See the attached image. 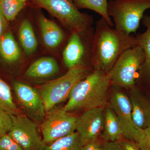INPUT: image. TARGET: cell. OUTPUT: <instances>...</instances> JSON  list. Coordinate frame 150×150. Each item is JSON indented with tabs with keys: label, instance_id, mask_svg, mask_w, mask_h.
<instances>
[{
	"label": "cell",
	"instance_id": "obj_1",
	"mask_svg": "<svg viewBox=\"0 0 150 150\" xmlns=\"http://www.w3.org/2000/svg\"><path fill=\"white\" fill-rule=\"evenodd\" d=\"M138 45L136 36L113 28L101 17L96 22L92 49L91 67L108 73L120 56Z\"/></svg>",
	"mask_w": 150,
	"mask_h": 150
},
{
	"label": "cell",
	"instance_id": "obj_2",
	"mask_svg": "<svg viewBox=\"0 0 150 150\" xmlns=\"http://www.w3.org/2000/svg\"><path fill=\"white\" fill-rule=\"evenodd\" d=\"M111 85L108 73L93 70L74 86L67 104V112L105 108L107 105L108 93Z\"/></svg>",
	"mask_w": 150,
	"mask_h": 150
},
{
	"label": "cell",
	"instance_id": "obj_3",
	"mask_svg": "<svg viewBox=\"0 0 150 150\" xmlns=\"http://www.w3.org/2000/svg\"><path fill=\"white\" fill-rule=\"evenodd\" d=\"M91 68L86 65H76L68 69L67 73L60 77L41 86L38 91L43 100L46 112L69 98L74 86L93 71Z\"/></svg>",
	"mask_w": 150,
	"mask_h": 150
},
{
	"label": "cell",
	"instance_id": "obj_4",
	"mask_svg": "<svg viewBox=\"0 0 150 150\" xmlns=\"http://www.w3.org/2000/svg\"><path fill=\"white\" fill-rule=\"evenodd\" d=\"M150 8V0H110L108 12L115 28L126 35L136 33L145 11Z\"/></svg>",
	"mask_w": 150,
	"mask_h": 150
},
{
	"label": "cell",
	"instance_id": "obj_5",
	"mask_svg": "<svg viewBox=\"0 0 150 150\" xmlns=\"http://www.w3.org/2000/svg\"><path fill=\"white\" fill-rule=\"evenodd\" d=\"M35 6L46 9L71 33L81 32L93 26L91 16L79 11L74 0H30Z\"/></svg>",
	"mask_w": 150,
	"mask_h": 150
},
{
	"label": "cell",
	"instance_id": "obj_6",
	"mask_svg": "<svg viewBox=\"0 0 150 150\" xmlns=\"http://www.w3.org/2000/svg\"><path fill=\"white\" fill-rule=\"evenodd\" d=\"M145 61L144 53L140 45L124 51L108 73L111 85L126 89L134 88Z\"/></svg>",
	"mask_w": 150,
	"mask_h": 150
},
{
	"label": "cell",
	"instance_id": "obj_7",
	"mask_svg": "<svg viewBox=\"0 0 150 150\" xmlns=\"http://www.w3.org/2000/svg\"><path fill=\"white\" fill-rule=\"evenodd\" d=\"M77 118L63 107H55L46 112L40 124L44 144H49L76 132Z\"/></svg>",
	"mask_w": 150,
	"mask_h": 150
},
{
	"label": "cell",
	"instance_id": "obj_8",
	"mask_svg": "<svg viewBox=\"0 0 150 150\" xmlns=\"http://www.w3.org/2000/svg\"><path fill=\"white\" fill-rule=\"evenodd\" d=\"M94 28L72 32L63 52L64 64L69 69L79 64L91 67L92 49Z\"/></svg>",
	"mask_w": 150,
	"mask_h": 150
},
{
	"label": "cell",
	"instance_id": "obj_9",
	"mask_svg": "<svg viewBox=\"0 0 150 150\" xmlns=\"http://www.w3.org/2000/svg\"><path fill=\"white\" fill-rule=\"evenodd\" d=\"M12 125L8 135L24 150H43L46 145L39 134L38 125L24 115L10 114Z\"/></svg>",
	"mask_w": 150,
	"mask_h": 150
},
{
	"label": "cell",
	"instance_id": "obj_10",
	"mask_svg": "<svg viewBox=\"0 0 150 150\" xmlns=\"http://www.w3.org/2000/svg\"><path fill=\"white\" fill-rule=\"evenodd\" d=\"M109 100V106L115 112L123 129L124 139L137 143L144 134V130L134 123L132 105L129 97L122 91H113Z\"/></svg>",
	"mask_w": 150,
	"mask_h": 150
},
{
	"label": "cell",
	"instance_id": "obj_11",
	"mask_svg": "<svg viewBox=\"0 0 150 150\" xmlns=\"http://www.w3.org/2000/svg\"><path fill=\"white\" fill-rule=\"evenodd\" d=\"M13 87L18 100L28 117L40 125L45 118L46 112L39 91L21 82H15Z\"/></svg>",
	"mask_w": 150,
	"mask_h": 150
},
{
	"label": "cell",
	"instance_id": "obj_12",
	"mask_svg": "<svg viewBox=\"0 0 150 150\" xmlns=\"http://www.w3.org/2000/svg\"><path fill=\"white\" fill-rule=\"evenodd\" d=\"M105 108L85 110L77 118L76 131L79 135L83 146L98 140L104 128Z\"/></svg>",
	"mask_w": 150,
	"mask_h": 150
},
{
	"label": "cell",
	"instance_id": "obj_13",
	"mask_svg": "<svg viewBox=\"0 0 150 150\" xmlns=\"http://www.w3.org/2000/svg\"><path fill=\"white\" fill-rule=\"evenodd\" d=\"M38 21L45 45L51 49L60 46L65 38L64 33L62 28L42 13H38Z\"/></svg>",
	"mask_w": 150,
	"mask_h": 150
},
{
	"label": "cell",
	"instance_id": "obj_14",
	"mask_svg": "<svg viewBox=\"0 0 150 150\" xmlns=\"http://www.w3.org/2000/svg\"><path fill=\"white\" fill-rule=\"evenodd\" d=\"M130 98L132 115L136 126L142 130L150 127V100L133 91Z\"/></svg>",
	"mask_w": 150,
	"mask_h": 150
},
{
	"label": "cell",
	"instance_id": "obj_15",
	"mask_svg": "<svg viewBox=\"0 0 150 150\" xmlns=\"http://www.w3.org/2000/svg\"><path fill=\"white\" fill-rule=\"evenodd\" d=\"M59 71V64L55 59L44 57L33 63L26 70L24 76L30 79H47L56 75Z\"/></svg>",
	"mask_w": 150,
	"mask_h": 150
},
{
	"label": "cell",
	"instance_id": "obj_16",
	"mask_svg": "<svg viewBox=\"0 0 150 150\" xmlns=\"http://www.w3.org/2000/svg\"><path fill=\"white\" fill-rule=\"evenodd\" d=\"M101 137L105 142H118L124 139L120 121L115 112L108 105L105 107L104 128Z\"/></svg>",
	"mask_w": 150,
	"mask_h": 150
},
{
	"label": "cell",
	"instance_id": "obj_17",
	"mask_svg": "<svg viewBox=\"0 0 150 150\" xmlns=\"http://www.w3.org/2000/svg\"><path fill=\"white\" fill-rule=\"evenodd\" d=\"M21 56V51L13 35L6 32L0 39V56L6 62L15 63Z\"/></svg>",
	"mask_w": 150,
	"mask_h": 150
},
{
	"label": "cell",
	"instance_id": "obj_18",
	"mask_svg": "<svg viewBox=\"0 0 150 150\" xmlns=\"http://www.w3.org/2000/svg\"><path fill=\"white\" fill-rule=\"evenodd\" d=\"M21 47L28 56L32 55L37 48L38 41L30 21L25 19L22 22L18 32Z\"/></svg>",
	"mask_w": 150,
	"mask_h": 150
},
{
	"label": "cell",
	"instance_id": "obj_19",
	"mask_svg": "<svg viewBox=\"0 0 150 150\" xmlns=\"http://www.w3.org/2000/svg\"><path fill=\"white\" fill-rule=\"evenodd\" d=\"M78 9H87L99 14L111 27L114 26L113 22L108 12L107 0H74Z\"/></svg>",
	"mask_w": 150,
	"mask_h": 150
},
{
	"label": "cell",
	"instance_id": "obj_20",
	"mask_svg": "<svg viewBox=\"0 0 150 150\" xmlns=\"http://www.w3.org/2000/svg\"><path fill=\"white\" fill-rule=\"evenodd\" d=\"M82 147L80 137L76 131L46 145L43 150H81Z\"/></svg>",
	"mask_w": 150,
	"mask_h": 150
},
{
	"label": "cell",
	"instance_id": "obj_21",
	"mask_svg": "<svg viewBox=\"0 0 150 150\" xmlns=\"http://www.w3.org/2000/svg\"><path fill=\"white\" fill-rule=\"evenodd\" d=\"M142 20L146 28V31L136 37L138 45L142 47L145 56V62L141 70L147 71L150 70V15L144 16Z\"/></svg>",
	"mask_w": 150,
	"mask_h": 150
},
{
	"label": "cell",
	"instance_id": "obj_22",
	"mask_svg": "<svg viewBox=\"0 0 150 150\" xmlns=\"http://www.w3.org/2000/svg\"><path fill=\"white\" fill-rule=\"evenodd\" d=\"M0 108L10 114L20 113L14 102L10 87L0 78Z\"/></svg>",
	"mask_w": 150,
	"mask_h": 150
},
{
	"label": "cell",
	"instance_id": "obj_23",
	"mask_svg": "<svg viewBox=\"0 0 150 150\" xmlns=\"http://www.w3.org/2000/svg\"><path fill=\"white\" fill-rule=\"evenodd\" d=\"M28 2V0H1L0 7L7 21H13Z\"/></svg>",
	"mask_w": 150,
	"mask_h": 150
},
{
	"label": "cell",
	"instance_id": "obj_24",
	"mask_svg": "<svg viewBox=\"0 0 150 150\" xmlns=\"http://www.w3.org/2000/svg\"><path fill=\"white\" fill-rule=\"evenodd\" d=\"M12 125L10 114L0 108V138L8 134Z\"/></svg>",
	"mask_w": 150,
	"mask_h": 150
},
{
	"label": "cell",
	"instance_id": "obj_25",
	"mask_svg": "<svg viewBox=\"0 0 150 150\" xmlns=\"http://www.w3.org/2000/svg\"><path fill=\"white\" fill-rule=\"evenodd\" d=\"M0 150H24L8 134L0 138Z\"/></svg>",
	"mask_w": 150,
	"mask_h": 150
},
{
	"label": "cell",
	"instance_id": "obj_26",
	"mask_svg": "<svg viewBox=\"0 0 150 150\" xmlns=\"http://www.w3.org/2000/svg\"><path fill=\"white\" fill-rule=\"evenodd\" d=\"M136 144L141 150H150V127L144 130L143 136Z\"/></svg>",
	"mask_w": 150,
	"mask_h": 150
},
{
	"label": "cell",
	"instance_id": "obj_27",
	"mask_svg": "<svg viewBox=\"0 0 150 150\" xmlns=\"http://www.w3.org/2000/svg\"><path fill=\"white\" fill-rule=\"evenodd\" d=\"M118 142L124 150H141L136 143L131 140L123 139Z\"/></svg>",
	"mask_w": 150,
	"mask_h": 150
},
{
	"label": "cell",
	"instance_id": "obj_28",
	"mask_svg": "<svg viewBox=\"0 0 150 150\" xmlns=\"http://www.w3.org/2000/svg\"><path fill=\"white\" fill-rule=\"evenodd\" d=\"M102 146L104 150H124L119 142H104Z\"/></svg>",
	"mask_w": 150,
	"mask_h": 150
},
{
	"label": "cell",
	"instance_id": "obj_29",
	"mask_svg": "<svg viewBox=\"0 0 150 150\" xmlns=\"http://www.w3.org/2000/svg\"><path fill=\"white\" fill-rule=\"evenodd\" d=\"M7 21L0 7V39L6 32L7 27Z\"/></svg>",
	"mask_w": 150,
	"mask_h": 150
},
{
	"label": "cell",
	"instance_id": "obj_30",
	"mask_svg": "<svg viewBox=\"0 0 150 150\" xmlns=\"http://www.w3.org/2000/svg\"><path fill=\"white\" fill-rule=\"evenodd\" d=\"M101 145L98 139L96 140L84 145L81 150H95Z\"/></svg>",
	"mask_w": 150,
	"mask_h": 150
},
{
	"label": "cell",
	"instance_id": "obj_31",
	"mask_svg": "<svg viewBox=\"0 0 150 150\" xmlns=\"http://www.w3.org/2000/svg\"><path fill=\"white\" fill-rule=\"evenodd\" d=\"M140 74H144L148 76L150 79V70L147 71H140Z\"/></svg>",
	"mask_w": 150,
	"mask_h": 150
},
{
	"label": "cell",
	"instance_id": "obj_32",
	"mask_svg": "<svg viewBox=\"0 0 150 150\" xmlns=\"http://www.w3.org/2000/svg\"><path fill=\"white\" fill-rule=\"evenodd\" d=\"M95 150H104L103 149V147L102 144L100 145Z\"/></svg>",
	"mask_w": 150,
	"mask_h": 150
},
{
	"label": "cell",
	"instance_id": "obj_33",
	"mask_svg": "<svg viewBox=\"0 0 150 150\" xmlns=\"http://www.w3.org/2000/svg\"><path fill=\"white\" fill-rule=\"evenodd\" d=\"M1 0H0V2H1Z\"/></svg>",
	"mask_w": 150,
	"mask_h": 150
}]
</instances>
